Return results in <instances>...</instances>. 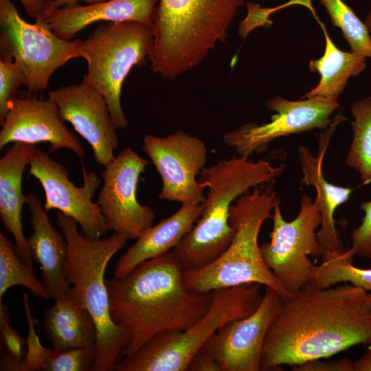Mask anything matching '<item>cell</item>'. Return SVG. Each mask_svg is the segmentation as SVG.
<instances>
[{"mask_svg":"<svg viewBox=\"0 0 371 371\" xmlns=\"http://www.w3.org/2000/svg\"><path fill=\"white\" fill-rule=\"evenodd\" d=\"M370 341L369 292L348 282L326 288L310 282L282 301L266 335L260 370L328 358Z\"/></svg>","mask_w":371,"mask_h":371,"instance_id":"1","label":"cell"},{"mask_svg":"<svg viewBox=\"0 0 371 371\" xmlns=\"http://www.w3.org/2000/svg\"><path fill=\"white\" fill-rule=\"evenodd\" d=\"M183 272L170 251L143 262L122 278L106 279L112 319L131 335L120 360L160 333L187 328L206 313L212 292L188 290Z\"/></svg>","mask_w":371,"mask_h":371,"instance_id":"2","label":"cell"},{"mask_svg":"<svg viewBox=\"0 0 371 371\" xmlns=\"http://www.w3.org/2000/svg\"><path fill=\"white\" fill-rule=\"evenodd\" d=\"M56 223L68 246L65 274L70 284L69 293L90 313L96 326L92 371L115 370L131 335L126 327L112 319L104 273L111 258L128 238L116 233L103 238H88L78 232L75 219L59 211Z\"/></svg>","mask_w":371,"mask_h":371,"instance_id":"3","label":"cell"},{"mask_svg":"<svg viewBox=\"0 0 371 371\" xmlns=\"http://www.w3.org/2000/svg\"><path fill=\"white\" fill-rule=\"evenodd\" d=\"M260 160L233 157L205 168L199 181L208 188L201 217L192 229L170 251L183 271L202 269L215 261L234 236L229 210L240 196L257 186L274 182L284 172Z\"/></svg>","mask_w":371,"mask_h":371,"instance_id":"4","label":"cell"},{"mask_svg":"<svg viewBox=\"0 0 371 371\" xmlns=\"http://www.w3.org/2000/svg\"><path fill=\"white\" fill-rule=\"evenodd\" d=\"M245 0H158L148 60L154 74L175 79L199 65L227 30Z\"/></svg>","mask_w":371,"mask_h":371,"instance_id":"5","label":"cell"},{"mask_svg":"<svg viewBox=\"0 0 371 371\" xmlns=\"http://www.w3.org/2000/svg\"><path fill=\"white\" fill-rule=\"evenodd\" d=\"M280 200L276 192L254 188L240 196L229 210L234 236L224 252L213 262L196 271L183 272L185 286L202 293L245 284L257 283L278 292L284 300L295 295L287 292L266 266L258 245L263 223Z\"/></svg>","mask_w":371,"mask_h":371,"instance_id":"6","label":"cell"},{"mask_svg":"<svg viewBox=\"0 0 371 371\" xmlns=\"http://www.w3.org/2000/svg\"><path fill=\"white\" fill-rule=\"evenodd\" d=\"M261 284H245L212 291L206 313L182 330L160 333L129 358L122 359L117 371H186L207 341L222 326L252 314L261 302Z\"/></svg>","mask_w":371,"mask_h":371,"instance_id":"7","label":"cell"},{"mask_svg":"<svg viewBox=\"0 0 371 371\" xmlns=\"http://www.w3.org/2000/svg\"><path fill=\"white\" fill-rule=\"evenodd\" d=\"M153 41V26L136 21L108 22L82 40L88 65L82 80L104 98L116 129L128 126L120 100L122 84L131 69L148 58Z\"/></svg>","mask_w":371,"mask_h":371,"instance_id":"8","label":"cell"},{"mask_svg":"<svg viewBox=\"0 0 371 371\" xmlns=\"http://www.w3.org/2000/svg\"><path fill=\"white\" fill-rule=\"evenodd\" d=\"M81 43L80 39L71 41L56 36L44 19L27 23L11 0H0L1 57L17 64L29 93L43 92L58 68L82 58Z\"/></svg>","mask_w":371,"mask_h":371,"instance_id":"9","label":"cell"},{"mask_svg":"<svg viewBox=\"0 0 371 371\" xmlns=\"http://www.w3.org/2000/svg\"><path fill=\"white\" fill-rule=\"evenodd\" d=\"M280 200L273 208V229L269 242L260 245L263 260L281 286L295 295L313 277L314 265L310 257H319L323 249L316 229L322 223L321 214L306 194L300 200L297 216L284 219Z\"/></svg>","mask_w":371,"mask_h":371,"instance_id":"10","label":"cell"},{"mask_svg":"<svg viewBox=\"0 0 371 371\" xmlns=\"http://www.w3.org/2000/svg\"><path fill=\"white\" fill-rule=\"evenodd\" d=\"M142 149L161 178L159 199L196 205L204 202L206 188L196 179L207 161L203 141L183 131L166 137L146 135Z\"/></svg>","mask_w":371,"mask_h":371,"instance_id":"11","label":"cell"},{"mask_svg":"<svg viewBox=\"0 0 371 371\" xmlns=\"http://www.w3.org/2000/svg\"><path fill=\"white\" fill-rule=\"evenodd\" d=\"M148 164L128 147L102 172L103 185L97 203L109 230L128 239H137L155 218L154 210L139 203L137 198L139 177Z\"/></svg>","mask_w":371,"mask_h":371,"instance_id":"12","label":"cell"},{"mask_svg":"<svg viewBox=\"0 0 371 371\" xmlns=\"http://www.w3.org/2000/svg\"><path fill=\"white\" fill-rule=\"evenodd\" d=\"M266 105L276 112L270 122L245 124L223 135L224 143L239 156L248 158L278 137L314 128L324 130L333 120L331 114L340 106L338 100L322 97L292 101L280 96L269 99Z\"/></svg>","mask_w":371,"mask_h":371,"instance_id":"13","label":"cell"},{"mask_svg":"<svg viewBox=\"0 0 371 371\" xmlns=\"http://www.w3.org/2000/svg\"><path fill=\"white\" fill-rule=\"evenodd\" d=\"M29 166L30 174L43 188V207L47 212L56 209L73 218L82 233L90 239L100 238L109 231L98 204L92 201L101 183L97 174L84 170V184L77 187L69 179L67 168L38 148Z\"/></svg>","mask_w":371,"mask_h":371,"instance_id":"14","label":"cell"},{"mask_svg":"<svg viewBox=\"0 0 371 371\" xmlns=\"http://www.w3.org/2000/svg\"><path fill=\"white\" fill-rule=\"evenodd\" d=\"M271 287L250 315L222 326L199 350L212 359L221 371H260L264 341L283 301Z\"/></svg>","mask_w":371,"mask_h":371,"instance_id":"15","label":"cell"},{"mask_svg":"<svg viewBox=\"0 0 371 371\" xmlns=\"http://www.w3.org/2000/svg\"><path fill=\"white\" fill-rule=\"evenodd\" d=\"M1 125L0 149L10 143L47 142L50 153L65 148L82 161L85 157L82 144L67 128L58 106L49 98L14 97Z\"/></svg>","mask_w":371,"mask_h":371,"instance_id":"16","label":"cell"},{"mask_svg":"<svg viewBox=\"0 0 371 371\" xmlns=\"http://www.w3.org/2000/svg\"><path fill=\"white\" fill-rule=\"evenodd\" d=\"M48 98L56 104L64 121L89 143L95 161L108 166L115 157L118 137L104 98L83 80L49 92Z\"/></svg>","mask_w":371,"mask_h":371,"instance_id":"17","label":"cell"},{"mask_svg":"<svg viewBox=\"0 0 371 371\" xmlns=\"http://www.w3.org/2000/svg\"><path fill=\"white\" fill-rule=\"evenodd\" d=\"M346 120L341 113L337 115L318 139V151L314 156L305 146L297 149L298 159L303 174L302 182L315 188V203L320 212L322 223L317 237L323 253L341 249V240L336 228L334 214L336 209L350 199L352 189L338 186L327 181L323 173V161L329 146L331 137L337 126Z\"/></svg>","mask_w":371,"mask_h":371,"instance_id":"18","label":"cell"},{"mask_svg":"<svg viewBox=\"0 0 371 371\" xmlns=\"http://www.w3.org/2000/svg\"><path fill=\"white\" fill-rule=\"evenodd\" d=\"M26 204L33 230L27 238L28 245L33 260L40 265L42 282L50 298L55 300L67 295L70 289L65 274L68 253L67 240L52 224L37 195H26Z\"/></svg>","mask_w":371,"mask_h":371,"instance_id":"19","label":"cell"},{"mask_svg":"<svg viewBox=\"0 0 371 371\" xmlns=\"http://www.w3.org/2000/svg\"><path fill=\"white\" fill-rule=\"evenodd\" d=\"M157 3L158 0H107L85 5L76 3L55 10L44 19L56 36L70 41L98 21H136L153 26Z\"/></svg>","mask_w":371,"mask_h":371,"instance_id":"20","label":"cell"},{"mask_svg":"<svg viewBox=\"0 0 371 371\" xmlns=\"http://www.w3.org/2000/svg\"><path fill=\"white\" fill-rule=\"evenodd\" d=\"M36 148L34 144L13 143L0 159L1 220L5 229L14 238L19 257L31 268L33 258L21 223L22 209L26 204L22 179Z\"/></svg>","mask_w":371,"mask_h":371,"instance_id":"21","label":"cell"},{"mask_svg":"<svg viewBox=\"0 0 371 371\" xmlns=\"http://www.w3.org/2000/svg\"><path fill=\"white\" fill-rule=\"evenodd\" d=\"M203 210V203H183L170 216L146 229L117 261L114 277L122 278L143 262L170 252L192 229Z\"/></svg>","mask_w":371,"mask_h":371,"instance_id":"22","label":"cell"},{"mask_svg":"<svg viewBox=\"0 0 371 371\" xmlns=\"http://www.w3.org/2000/svg\"><path fill=\"white\" fill-rule=\"evenodd\" d=\"M44 313L46 337L54 348L95 347L96 326L90 313L69 293Z\"/></svg>","mask_w":371,"mask_h":371,"instance_id":"23","label":"cell"},{"mask_svg":"<svg viewBox=\"0 0 371 371\" xmlns=\"http://www.w3.org/2000/svg\"><path fill=\"white\" fill-rule=\"evenodd\" d=\"M318 21L324 34L325 50L319 59L309 62V68L311 71L320 74V80L302 98L322 97L338 100L348 79L366 69L367 58L353 52L339 49L328 36L324 24Z\"/></svg>","mask_w":371,"mask_h":371,"instance_id":"24","label":"cell"},{"mask_svg":"<svg viewBox=\"0 0 371 371\" xmlns=\"http://www.w3.org/2000/svg\"><path fill=\"white\" fill-rule=\"evenodd\" d=\"M350 111L353 137L345 161L368 184L371 182V96L354 102Z\"/></svg>","mask_w":371,"mask_h":371,"instance_id":"25","label":"cell"},{"mask_svg":"<svg viewBox=\"0 0 371 371\" xmlns=\"http://www.w3.org/2000/svg\"><path fill=\"white\" fill-rule=\"evenodd\" d=\"M342 249L322 254L321 264L314 266L313 277L311 282L319 288L348 282L371 292V268L355 266L352 260L342 256Z\"/></svg>","mask_w":371,"mask_h":371,"instance_id":"26","label":"cell"},{"mask_svg":"<svg viewBox=\"0 0 371 371\" xmlns=\"http://www.w3.org/2000/svg\"><path fill=\"white\" fill-rule=\"evenodd\" d=\"M13 286H24L43 300L50 298L33 268L20 259L15 245L0 232V302L7 290Z\"/></svg>","mask_w":371,"mask_h":371,"instance_id":"27","label":"cell"},{"mask_svg":"<svg viewBox=\"0 0 371 371\" xmlns=\"http://www.w3.org/2000/svg\"><path fill=\"white\" fill-rule=\"evenodd\" d=\"M333 25L339 27L352 52L371 58V38L365 23L342 0H319Z\"/></svg>","mask_w":371,"mask_h":371,"instance_id":"28","label":"cell"},{"mask_svg":"<svg viewBox=\"0 0 371 371\" xmlns=\"http://www.w3.org/2000/svg\"><path fill=\"white\" fill-rule=\"evenodd\" d=\"M95 347L65 350H58L53 348L44 362L42 370H92L95 360Z\"/></svg>","mask_w":371,"mask_h":371,"instance_id":"29","label":"cell"},{"mask_svg":"<svg viewBox=\"0 0 371 371\" xmlns=\"http://www.w3.org/2000/svg\"><path fill=\"white\" fill-rule=\"evenodd\" d=\"M23 82V74L17 64L10 58L1 57L0 124L3 122L16 92Z\"/></svg>","mask_w":371,"mask_h":371,"instance_id":"30","label":"cell"},{"mask_svg":"<svg viewBox=\"0 0 371 371\" xmlns=\"http://www.w3.org/2000/svg\"><path fill=\"white\" fill-rule=\"evenodd\" d=\"M360 209L364 212V216L360 225L350 234L351 247L341 251L342 256L350 260L355 256L371 259V201H362Z\"/></svg>","mask_w":371,"mask_h":371,"instance_id":"31","label":"cell"},{"mask_svg":"<svg viewBox=\"0 0 371 371\" xmlns=\"http://www.w3.org/2000/svg\"><path fill=\"white\" fill-rule=\"evenodd\" d=\"M23 298L29 326V333L26 339L27 352L24 362L28 370H42L52 349L46 348L41 345L34 328L35 319L31 315L27 293H23Z\"/></svg>","mask_w":371,"mask_h":371,"instance_id":"32","label":"cell"},{"mask_svg":"<svg viewBox=\"0 0 371 371\" xmlns=\"http://www.w3.org/2000/svg\"><path fill=\"white\" fill-rule=\"evenodd\" d=\"M8 310L2 302H0V329L3 341V348L16 359L23 361L25 355V342L8 323Z\"/></svg>","mask_w":371,"mask_h":371,"instance_id":"33","label":"cell"},{"mask_svg":"<svg viewBox=\"0 0 371 371\" xmlns=\"http://www.w3.org/2000/svg\"><path fill=\"white\" fill-rule=\"evenodd\" d=\"M292 367L295 371H353V361L348 359L332 361L317 359Z\"/></svg>","mask_w":371,"mask_h":371,"instance_id":"34","label":"cell"},{"mask_svg":"<svg viewBox=\"0 0 371 371\" xmlns=\"http://www.w3.org/2000/svg\"><path fill=\"white\" fill-rule=\"evenodd\" d=\"M187 370L221 371V369L212 359L199 351L190 362Z\"/></svg>","mask_w":371,"mask_h":371,"instance_id":"35","label":"cell"},{"mask_svg":"<svg viewBox=\"0 0 371 371\" xmlns=\"http://www.w3.org/2000/svg\"><path fill=\"white\" fill-rule=\"evenodd\" d=\"M1 370H20L28 371L23 361L19 360L9 354L3 348L1 347Z\"/></svg>","mask_w":371,"mask_h":371,"instance_id":"36","label":"cell"},{"mask_svg":"<svg viewBox=\"0 0 371 371\" xmlns=\"http://www.w3.org/2000/svg\"><path fill=\"white\" fill-rule=\"evenodd\" d=\"M27 14L35 19H43L46 0H19Z\"/></svg>","mask_w":371,"mask_h":371,"instance_id":"37","label":"cell"},{"mask_svg":"<svg viewBox=\"0 0 371 371\" xmlns=\"http://www.w3.org/2000/svg\"><path fill=\"white\" fill-rule=\"evenodd\" d=\"M105 1L107 0H46L44 9L43 19L49 16L55 10L66 5L76 3L78 1H84L87 4H91Z\"/></svg>","mask_w":371,"mask_h":371,"instance_id":"38","label":"cell"},{"mask_svg":"<svg viewBox=\"0 0 371 371\" xmlns=\"http://www.w3.org/2000/svg\"><path fill=\"white\" fill-rule=\"evenodd\" d=\"M353 371H371V341L367 344L364 354L353 361Z\"/></svg>","mask_w":371,"mask_h":371,"instance_id":"39","label":"cell"},{"mask_svg":"<svg viewBox=\"0 0 371 371\" xmlns=\"http://www.w3.org/2000/svg\"><path fill=\"white\" fill-rule=\"evenodd\" d=\"M365 24L368 27L370 36L371 38V11L368 13L365 19Z\"/></svg>","mask_w":371,"mask_h":371,"instance_id":"40","label":"cell"},{"mask_svg":"<svg viewBox=\"0 0 371 371\" xmlns=\"http://www.w3.org/2000/svg\"><path fill=\"white\" fill-rule=\"evenodd\" d=\"M369 298H370V300L371 301V292H369Z\"/></svg>","mask_w":371,"mask_h":371,"instance_id":"41","label":"cell"}]
</instances>
